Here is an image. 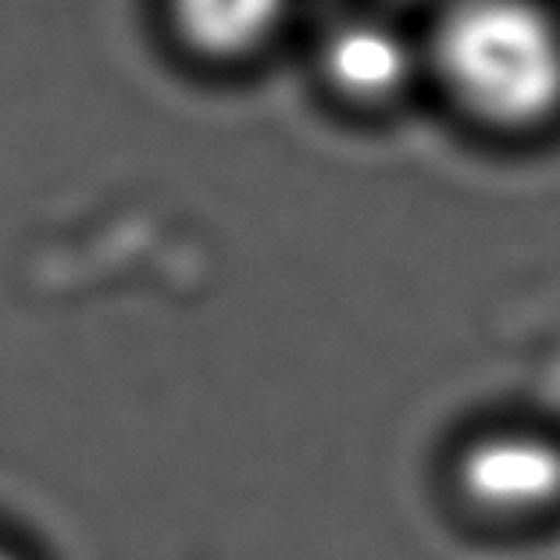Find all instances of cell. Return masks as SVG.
Here are the masks:
<instances>
[{"label":"cell","mask_w":560,"mask_h":560,"mask_svg":"<svg viewBox=\"0 0 560 560\" xmlns=\"http://www.w3.org/2000/svg\"><path fill=\"white\" fill-rule=\"evenodd\" d=\"M457 486L489 514H536L560 500V446L528 432L471 443L457 460Z\"/></svg>","instance_id":"obj_2"},{"label":"cell","mask_w":560,"mask_h":560,"mask_svg":"<svg viewBox=\"0 0 560 560\" xmlns=\"http://www.w3.org/2000/svg\"><path fill=\"white\" fill-rule=\"evenodd\" d=\"M329 79L353 97H382L404 83L411 58L404 39L382 25H347L325 50Z\"/></svg>","instance_id":"obj_3"},{"label":"cell","mask_w":560,"mask_h":560,"mask_svg":"<svg viewBox=\"0 0 560 560\" xmlns=\"http://www.w3.org/2000/svg\"><path fill=\"white\" fill-rule=\"evenodd\" d=\"M0 560H22V557H19V553H11L8 546H0Z\"/></svg>","instance_id":"obj_5"},{"label":"cell","mask_w":560,"mask_h":560,"mask_svg":"<svg viewBox=\"0 0 560 560\" xmlns=\"http://www.w3.org/2000/svg\"><path fill=\"white\" fill-rule=\"evenodd\" d=\"M282 0H175V19L197 47L214 54L247 50L276 25Z\"/></svg>","instance_id":"obj_4"},{"label":"cell","mask_w":560,"mask_h":560,"mask_svg":"<svg viewBox=\"0 0 560 560\" xmlns=\"http://www.w3.org/2000/svg\"><path fill=\"white\" fill-rule=\"evenodd\" d=\"M440 68L454 93L500 126L542 118L560 101V36L525 0H468L443 22Z\"/></svg>","instance_id":"obj_1"}]
</instances>
